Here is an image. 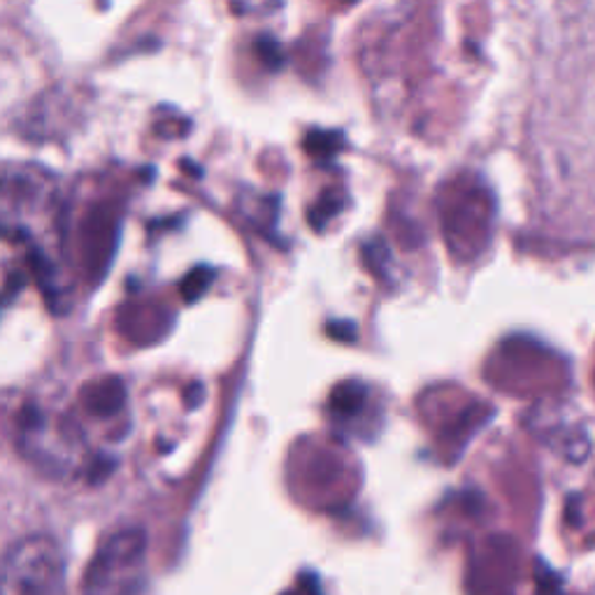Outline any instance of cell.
Here are the masks:
<instances>
[{"label":"cell","instance_id":"cell-1","mask_svg":"<svg viewBox=\"0 0 595 595\" xmlns=\"http://www.w3.org/2000/svg\"><path fill=\"white\" fill-rule=\"evenodd\" d=\"M0 595H65V565L50 535L17 540L3 559Z\"/></svg>","mask_w":595,"mask_h":595},{"label":"cell","instance_id":"cell-2","mask_svg":"<svg viewBox=\"0 0 595 595\" xmlns=\"http://www.w3.org/2000/svg\"><path fill=\"white\" fill-rule=\"evenodd\" d=\"M147 577V540L140 531L109 538L86 572L84 595H140Z\"/></svg>","mask_w":595,"mask_h":595}]
</instances>
